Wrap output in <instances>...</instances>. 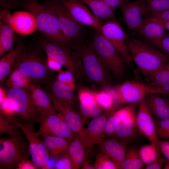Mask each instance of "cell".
<instances>
[{"label": "cell", "instance_id": "obj_33", "mask_svg": "<svg viewBox=\"0 0 169 169\" xmlns=\"http://www.w3.org/2000/svg\"><path fill=\"white\" fill-rule=\"evenodd\" d=\"M32 81L30 79L16 68H13L6 81L7 87L29 88Z\"/></svg>", "mask_w": 169, "mask_h": 169}, {"label": "cell", "instance_id": "obj_21", "mask_svg": "<svg viewBox=\"0 0 169 169\" xmlns=\"http://www.w3.org/2000/svg\"><path fill=\"white\" fill-rule=\"evenodd\" d=\"M86 149L84 129L77 134L71 141L68 150L72 169H78L81 166L84 160Z\"/></svg>", "mask_w": 169, "mask_h": 169}, {"label": "cell", "instance_id": "obj_1", "mask_svg": "<svg viewBox=\"0 0 169 169\" xmlns=\"http://www.w3.org/2000/svg\"><path fill=\"white\" fill-rule=\"evenodd\" d=\"M16 8H22L34 16L37 29L45 39L72 47L74 42L63 33L55 15L38 0H8L7 9Z\"/></svg>", "mask_w": 169, "mask_h": 169}, {"label": "cell", "instance_id": "obj_30", "mask_svg": "<svg viewBox=\"0 0 169 169\" xmlns=\"http://www.w3.org/2000/svg\"><path fill=\"white\" fill-rule=\"evenodd\" d=\"M88 6L94 15L98 19L115 18V10L102 0H79Z\"/></svg>", "mask_w": 169, "mask_h": 169}, {"label": "cell", "instance_id": "obj_28", "mask_svg": "<svg viewBox=\"0 0 169 169\" xmlns=\"http://www.w3.org/2000/svg\"><path fill=\"white\" fill-rule=\"evenodd\" d=\"M137 130L135 116L121 123L109 137L129 143L133 140Z\"/></svg>", "mask_w": 169, "mask_h": 169}, {"label": "cell", "instance_id": "obj_40", "mask_svg": "<svg viewBox=\"0 0 169 169\" xmlns=\"http://www.w3.org/2000/svg\"><path fill=\"white\" fill-rule=\"evenodd\" d=\"M74 77L72 72L67 69L59 72L56 79L74 90L76 87Z\"/></svg>", "mask_w": 169, "mask_h": 169}, {"label": "cell", "instance_id": "obj_34", "mask_svg": "<svg viewBox=\"0 0 169 169\" xmlns=\"http://www.w3.org/2000/svg\"><path fill=\"white\" fill-rule=\"evenodd\" d=\"M93 93L95 101L101 109L105 111H115L117 109L113 96L108 88Z\"/></svg>", "mask_w": 169, "mask_h": 169}, {"label": "cell", "instance_id": "obj_12", "mask_svg": "<svg viewBox=\"0 0 169 169\" xmlns=\"http://www.w3.org/2000/svg\"><path fill=\"white\" fill-rule=\"evenodd\" d=\"M100 32L113 45L127 64L131 65L132 61L126 45L129 36L115 17L102 24Z\"/></svg>", "mask_w": 169, "mask_h": 169}, {"label": "cell", "instance_id": "obj_24", "mask_svg": "<svg viewBox=\"0 0 169 169\" xmlns=\"http://www.w3.org/2000/svg\"><path fill=\"white\" fill-rule=\"evenodd\" d=\"M157 93L151 94L146 97L147 105L155 120L169 118V100Z\"/></svg>", "mask_w": 169, "mask_h": 169}, {"label": "cell", "instance_id": "obj_23", "mask_svg": "<svg viewBox=\"0 0 169 169\" xmlns=\"http://www.w3.org/2000/svg\"><path fill=\"white\" fill-rule=\"evenodd\" d=\"M29 88L34 104L41 115L56 111L49 95L40 85L32 82Z\"/></svg>", "mask_w": 169, "mask_h": 169}, {"label": "cell", "instance_id": "obj_14", "mask_svg": "<svg viewBox=\"0 0 169 169\" xmlns=\"http://www.w3.org/2000/svg\"><path fill=\"white\" fill-rule=\"evenodd\" d=\"M0 20L7 23L15 31L22 35L31 34L37 29L34 16L27 11H19L11 14L8 9L0 12Z\"/></svg>", "mask_w": 169, "mask_h": 169}, {"label": "cell", "instance_id": "obj_58", "mask_svg": "<svg viewBox=\"0 0 169 169\" xmlns=\"http://www.w3.org/2000/svg\"><path fill=\"white\" fill-rule=\"evenodd\" d=\"M164 68L169 71V61L166 64Z\"/></svg>", "mask_w": 169, "mask_h": 169}, {"label": "cell", "instance_id": "obj_51", "mask_svg": "<svg viewBox=\"0 0 169 169\" xmlns=\"http://www.w3.org/2000/svg\"><path fill=\"white\" fill-rule=\"evenodd\" d=\"M158 145L162 154L169 161V141L160 140L158 143Z\"/></svg>", "mask_w": 169, "mask_h": 169}, {"label": "cell", "instance_id": "obj_5", "mask_svg": "<svg viewBox=\"0 0 169 169\" xmlns=\"http://www.w3.org/2000/svg\"><path fill=\"white\" fill-rule=\"evenodd\" d=\"M0 169H17L22 161L28 159L29 145L22 137L16 134L0 139Z\"/></svg>", "mask_w": 169, "mask_h": 169}, {"label": "cell", "instance_id": "obj_50", "mask_svg": "<svg viewBox=\"0 0 169 169\" xmlns=\"http://www.w3.org/2000/svg\"><path fill=\"white\" fill-rule=\"evenodd\" d=\"M47 64L49 68L51 71L58 72L61 70L63 66L59 62L54 59L47 55Z\"/></svg>", "mask_w": 169, "mask_h": 169}, {"label": "cell", "instance_id": "obj_25", "mask_svg": "<svg viewBox=\"0 0 169 169\" xmlns=\"http://www.w3.org/2000/svg\"><path fill=\"white\" fill-rule=\"evenodd\" d=\"M17 44L13 49L0 59V83L2 85L6 81V78L12 71L25 45L18 39Z\"/></svg>", "mask_w": 169, "mask_h": 169}, {"label": "cell", "instance_id": "obj_43", "mask_svg": "<svg viewBox=\"0 0 169 169\" xmlns=\"http://www.w3.org/2000/svg\"><path fill=\"white\" fill-rule=\"evenodd\" d=\"M82 114L85 117L95 118L101 115V109L97 104L90 106L80 105Z\"/></svg>", "mask_w": 169, "mask_h": 169}, {"label": "cell", "instance_id": "obj_48", "mask_svg": "<svg viewBox=\"0 0 169 169\" xmlns=\"http://www.w3.org/2000/svg\"><path fill=\"white\" fill-rule=\"evenodd\" d=\"M166 160L163 157L161 152L159 154L156 159L151 163L146 165V169H161L165 163Z\"/></svg>", "mask_w": 169, "mask_h": 169}, {"label": "cell", "instance_id": "obj_15", "mask_svg": "<svg viewBox=\"0 0 169 169\" xmlns=\"http://www.w3.org/2000/svg\"><path fill=\"white\" fill-rule=\"evenodd\" d=\"M119 8L128 30L135 33L143 21V16L149 13L146 0H130Z\"/></svg>", "mask_w": 169, "mask_h": 169}, {"label": "cell", "instance_id": "obj_8", "mask_svg": "<svg viewBox=\"0 0 169 169\" xmlns=\"http://www.w3.org/2000/svg\"><path fill=\"white\" fill-rule=\"evenodd\" d=\"M109 89L113 97L115 105L117 108L121 105L139 103L151 94H165L159 89L133 81L125 82Z\"/></svg>", "mask_w": 169, "mask_h": 169}, {"label": "cell", "instance_id": "obj_11", "mask_svg": "<svg viewBox=\"0 0 169 169\" xmlns=\"http://www.w3.org/2000/svg\"><path fill=\"white\" fill-rule=\"evenodd\" d=\"M34 124H22L19 120L16 122L25 136L28 142L31 161L38 169H42L49 157V154L42 141L39 138V135L35 130Z\"/></svg>", "mask_w": 169, "mask_h": 169}, {"label": "cell", "instance_id": "obj_29", "mask_svg": "<svg viewBox=\"0 0 169 169\" xmlns=\"http://www.w3.org/2000/svg\"><path fill=\"white\" fill-rule=\"evenodd\" d=\"M14 30L7 23L0 20V56L13 48L15 41H17Z\"/></svg>", "mask_w": 169, "mask_h": 169}, {"label": "cell", "instance_id": "obj_17", "mask_svg": "<svg viewBox=\"0 0 169 169\" xmlns=\"http://www.w3.org/2000/svg\"><path fill=\"white\" fill-rule=\"evenodd\" d=\"M136 121L140 133L147 138L151 143L158 146L160 139L156 134L155 121L147 105L146 98L139 102Z\"/></svg>", "mask_w": 169, "mask_h": 169}, {"label": "cell", "instance_id": "obj_47", "mask_svg": "<svg viewBox=\"0 0 169 169\" xmlns=\"http://www.w3.org/2000/svg\"><path fill=\"white\" fill-rule=\"evenodd\" d=\"M169 56V32H166L162 37L154 44Z\"/></svg>", "mask_w": 169, "mask_h": 169}, {"label": "cell", "instance_id": "obj_52", "mask_svg": "<svg viewBox=\"0 0 169 169\" xmlns=\"http://www.w3.org/2000/svg\"><path fill=\"white\" fill-rule=\"evenodd\" d=\"M144 18L157 23L162 27L165 30L169 32V20L155 17L150 15Z\"/></svg>", "mask_w": 169, "mask_h": 169}, {"label": "cell", "instance_id": "obj_32", "mask_svg": "<svg viewBox=\"0 0 169 169\" xmlns=\"http://www.w3.org/2000/svg\"><path fill=\"white\" fill-rule=\"evenodd\" d=\"M0 115L8 122L9 124L14 128H17L16 121L18 120L16 118V113L6 97L5 91L0 87Z\"/></svg>", "mask_w": 169, "mask_h": 169}, {"label": "cell", "instance_id": "obj_42", "mask_svg": "<svg viewBox=\"0 0 169 169\" xmlns=\"http://www.w3.org/2000/svg\"><path fill=\"white\" fill-rule=\"evenodd\" d=\"M121 123L119 118L114 111L110 116L106 123L104 131L105 136L109 137Z\"/></svg>", "mask_w": 169, "mask_h": 169}, {"label": "cell", "instance_id": "obj_44", "mask_svg": "<svg viewBox=\"0 0 169 169\" xmlns=\"http://www.w3.org/2000/svg\"><path fill=\"white\" fill-rule=\"evenodd\" d=\"M59 156L55 160L54 169H72V165L68 153V151L66 154Z\"/></svg>", "mask_w": 169, "mask_h": 169}, {"label": "cell", "instance_id": "obj_46", "mask_svg": "<svg viewBox=\"0 0 169 169\" xmlns=\"http://www.w3.org/2000/svg\"><path fill=\"white\" fill-rule=\"evenodd\" d=\"M136 149L133 147L127 148L125 158L118 169H129Z\"/></svg>", "mask_w": 169, "mask_h": 169}, {"label": "cell", "instance_id": "obj_16", "mask_svg": "<svg viewBox=\"0 0 169 169\" xmlns=\"http://www.w3.org/2000/svg\"><path fill=\"white\" fill-rule=\"evenodd\" d=\"M75 20L101 32L102 24L99 19L79 0H60Z\"/></svg>", "mask_w": 169, "mask_h": 169}, {"label": "cell", "instance_id": "obj_45", "mask_svg": "<svg viewBox=\"0 0 169 169\" xmlns=\"http://www.w3.org/2000/svg\"><path fill=\"white\" fill-rule=\"evenodd\" d=\"M14 128L11 126L8 122L0 115V135L5 133L12 136L15 135L16 132Z\"/></svg>", "mask_w": 169, "mask_h": 169}, {"label": "cell", "instance_id": "obj_31", "mask_svg": "<svg viewBox=\"0 0 169 169\" xmlns=\"http://www.w3.org/2000/svg\"><path fill=\"white\" fill-rule=\"evenodd\" d=\"M147 84L163 91L169 95V71L164 68L148 77Z\"/></svg>", "mask_w": 169, "mask_h": 169}, {"label": "cell", "instance_id": "obj_27", "mask_svg": "<svg viewBox=\"0 0 169 169\" xmlns=\"http://www.w3.org/2000/svg\"><path fill=\"white\" fill-rule=\"evenodd\" d=\"M44 145L51 156L56 157L68 151L71 141L53 136H42Z\"/></svg>", "mask_w": 169, "mask_h": 169}, {"label": "cell", "instance_id": "obj_10", "mask_svg": "<svg viewBox=\"0 0 169 169\" xmlns=\"http://www.w3.org/2000/svg\"><path fill=\"white\" fill-rule=\"evenodd\" d=\"M55 15L64 34L74 42L81 37L83 28L77 22L60 0H47L44 5Z\"/></svg>", "mask_w": 169, "mask_h": 169}, {"label": "cell", "instance_id": "obj_4", "mask_svg": "<svg viewBox=\"0 0 169 169\" xmlns=\"http://www.w3.org/2000/svg\"><path fill=\"white\" fill-rule=\"evenodd\" d=\"M5 92L22 124L39 123L41 114L37 109L29 88L7 87Z\"/></svg>", "mask_w": 169, "mask_h": 169}, {"label": "cell", "instance_id": "obj_39", "mask_svg": "<svg viewBox=\"0 0 169 169\" xmlns=\"http://www.w3.org/2000/svg\"><path fill=\"white\" fill-rule=\"evenodd\" d=\"M137 103L129 104L120 109L115 111L119 118L121 123L128 119L135 117V110Z\"/></svg>", "mask_w": 169, "mask_h": 169}, {"label": "cell", "instance_id": "obj_35", "mask_svg": "<svg viewBox=\"0 0 169 169\" xmlns=\"http://www.w3.org/2000/svg\"><path fill=\"white\" fill-rule=\"evenodd\" d=\"M160 152L159 146L156 147L151 143L142 146L139 150V154L144 165L152 163Z\"/></svg>", "mask_w": 169, "mask_h": 169}, {"label": "cell", "instance_id": "obj_22", "mask_svg": "<svg viewBox=\"0 0 169 169\" xmlns=\"http://www.w3.org/2000/svg\"><path fill=\"white\" fill-rule=\"evenodd\" d=\"M49 91L59 101L73 109L76 104L74 90L56 79H52L46 84Z\"/></svg>", "mask_w": 169, "mask_h": 169}, {"label": "cell", "instance_id": "obj_41", "mask_svg": "<svg viewBox=\"0 0 169 169\" xmlns=\"http://www.w3.org/2000/svg\"><path fill=\"white\" fill-rule=\"evenodd\" d=\"M80 104L85 106H90L97 104L95 101L93 93L89 90L82 89L78 92Z\"/></svg>", "mask_w": 169, "mask_h": 169}, {"label": "cell", "instance_id": "obj_36", "mask_svg": "<svg viewBox=\"0 0 169 169\" xmlns=\"http://www.w3.org/2000/svg\"><path fill=\"white\" fill-rule=\"evenodd\" d=\"M94 166L95 169H117L116 165L111 159L101 151L96 156Z\"/></svg>", "mask_w": 169, "mask_h": 169}, {"label": "cell", "instance_id": "obj_38", "mask_svg": "<svg viewBox=\"0 0 169 169\" xmlns=\"http://www.w3.org/2000/svg\"><path fill=\"white\" fill-rule=\"evenodd\" d=\"M155 121L156 134L160 140L169 141V118Z\"/></svg>", "mask_w": 169, "mask_h": 169}, {"label": "cell", "instance_id": "obj_26", "mask_svg": "<svg viewBox=\"0 0 169 169\" xmlns=\"http://www.w3.org/2000/svg\"><path fill=\"white\" fill-rule=\"evenodd\" d=\"M165 32L163 28L157 23L144 18L135 33L140 38L154 45L162 37Z\"/></svg>", "mask_w": 169, "mask_h": 169}, {"label": "cell", "instance_id": "obj_56", "mask_svg": "<svg viewBox=\"0 0 169 169\" xmlns=\"http://www.w3.org/2000/svg\"><path fill=\"white\" fill-rule=\"evenodd\" d=\"M81 167L82 169H95L94 166L91 165L87 161V159L84 161Z\"/></svg>", "mask_w": 169, "mask_h": 169}, {"label": "cell", "instance_id": "obj_49", "mask_svg": "<svg viewBox=\"0 0 169 169\" xmlns=\"http://www.w3.org/2000/svg\"><path fill=\"white\" fill-rule=\"evenodd\" d=\"M144 165L139 154V151L136 149L129 169H141Z\"/></svg>", "mask_w": 169, "mask_h": 169}, {"label": "cell", "instance_id": "obj_18", "mask_svg": "<svg viewBox=\"0 0 169 169\" xmlns=\"http://www.w3.org/2000/svg\"><path fill=\"white\" fill-rule=\"evenodd\" d=\"M115 111H105L103 114L94 118L84 129L86 149L84 161L87 159L92 146L102 138L105 137L104 131L106 122Z\"/></svg>", "mask_w": 169, "mask_h": 169}, {"label": "cell", "instance_id": "obj_57", "mask_svg": "<svg viewBox=\"0 0 169 169\" xmlns=\"http://www.w3.org/2000/svg\"><path fill=\"white\" fill-rule=\"evenodd\" d=\"M165 164V166L164 169H169V161L168 160H166L164 163Z\"/></svg>", "mask_w": 169, "mask_h": 169}, {"label": "cell", "instance_id": "obj_13", "mask_svg": "<svg viewBox=\"0 0 169 169\" xmlns=\"http://www.w3.org/2000/svg\"><path fill=\"white\" fill-rule=\"evenodd\" d=\"M39 123V129L37 131L39 136H55L71 141L77 135L71 130L56 111L41 115Z\"/></svg>", "mask_w": 169, "mask_h": 169}, {"label": "cell", "instance_id": "obj_7", "mask_svg": "<svg viewBox=\"0 0 169 169\" xmlns=\"http://www.w3.org/2000/svg\"><path fill=\"white\" fill-rule=\"evenodd\" d=\"M72 47L81 59L85 74L92 82L104 86L108 83L107 68L91 47L74 42Z\"/></svg>", "mask_w": 169, "mask_h": 169}, {"label": "cell", "instance_id": "obj_2", "mask_svg": "<svg viewBox=\"0 0 169 169\" xmlns=\"http://www.w3.org/2000/svg\"><path fill=\"white\" fill-rule=\"evenodd\" d=\"M131 58L141 72L149 77L163 69L169 56L140 38L129 37L126 42Z\"/></svg>", "mask_w": 169, "mask_h": 169}, {"label": "cell", "instance_id": "obj_20", "mask_svg": "<svg viewBox=\"0 0 169 169\" xmlns=\"http://www.w3.org/2000/svg\"><path fill=\"white\" fill-rule=\"evenodd\" d=\"M55 108L62 116L71 130L77 134L84 130V120L74 109L65 105L58 100L48 90Z\"/></svg>", "mask_w": 169, "mask_h": 169}, {"label": "cell", "instance_id": "obj_53", "mask_svg": "<svg viewBox=\"0 0 169 169\" xmlns=\"http://www.w3.org/2000/svg\"><path fill=\"white\" fill-rule=\"evenodd\" d=\"M37 167L32 161L28 159L24 160L19 163L17 169H37Z\"/></svg>", "mask_w": 169, "mask_h": 169}, {"label": "cell", "instance_id": "obj_54", "mask_svg": "<svg viewBox=\"0 0 169 169\" xmlns=\"http://www.w3.org/2000/svg\"><path fill=\"white\" fill-rule=\"evenodd\" d=\"M115 10L124 3L130 0H102Z\"/></svg>", "mask_w": 169, "mask_h": 169}, {"label": "cell", "instance_id": "obj_6", "mask_svg": "<svg viewBox=\"0 0 169 169\" xmlns=\"http://www.w3.org/2000/svg\"><path fill=\"white\" fill-rule=\"evenodd\" d=\"M107 69L117 78L123 77L127 63L113 45L98 31L95 33L92 47Z\"/></svg>", "mask_w": 169, "mask_h": 169}, {"label": "cell", "instance_id": "obj_59", "mask_svg": "<svg viewBox=\"0 0 169 169\" xmlns=\"http://www.w3.org/2000/svg\"><path fill=\"white\" fill-rule=\"evenodd\" d=\"M168 100H169V99H168Z\"/></svg>", "mask_w": 169, "mask_h": 169}, {"label": "cell", "instance_id": "obj_55", "mask_svg": "<svg viewBox=\"0 0 169 169\" xmlns=\"http://www.w3.org/2000/svg\"><path fill=\"white\" fill-rule=\"evenodd\" d=\"M149 14L155 17L169 20V10L150 13Z\"/></svg>", "mask_w": 169, "mask_h": 169}, {"label": "cell", "instance_id": "obj_37", "mask_svg": "<svg viewBox=\"0 0 169 169\" xmlns=\"http://www.w3.org/2000/svg\"><path fill=\"white\" fill-rule=\"evenodd\" d=\"M149 14L169 10V0H146Z\"/></svg>", "mask_w": 169, "mask_h": 169}, {"label": "cell", "instance_id": "obj_3", "mask_svg": "<svg viewBox=\"0 0 169 169\" xmlns=\"http://www.w3.org/2000/svg\"><path fill=\"white\" fill-rule=\"evenodd\" d=\"M44 52L38 41L25 45L13 68L18 69L32 82L46 84L53 78Z\"/></svg>", "mask_w": 169, "mask_h": 169}, {"label": "cell", "instance_id": "obj_9", "mask_svg": "<svg viewBox=\"0 0 169 169\" xmlns=\"http://www.w3.org/2000/svg\"><path fill=\"white\" fill-rule=\"evenodd\" d=\"M38 41L46 55L59 62L74 77L76 75V63L79 56L73 53L71 47L61 43L49 41L43 37H40Z\"/></svg>", "mask_w": 169, "mask_h": 169}, {"label": "cell", "instance_id": "obj_19", "mask_svg": "<svg viewBox=\"0 0 169 169\" xmlns=\"http://www.w3.org/2000/svg\"><path fill=\"white\" fill-rule=\"evenodd\" d=\"M128 142L115 138H101L96 145L107 155L116 165L117 169L123 161Z\"/></svg>", "mask_w": 169, "mask_h": 169}]
</instances>
